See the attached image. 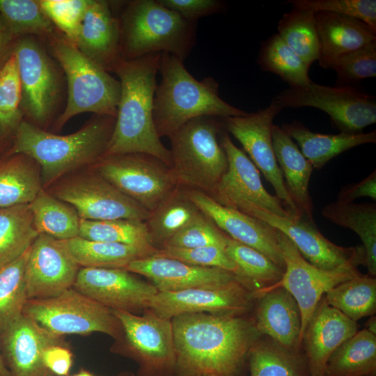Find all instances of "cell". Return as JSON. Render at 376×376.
Segmentation results:
<instances>
[{
	"label": "cell",
	"instance_id": "48",
	"mask_svg": "<svg viewBox=\"0 0 376 376\" xmlns=\"http://www.w3.org/2000/svg\"><path fill=\"white\" fill-rule=\"evenodd\" d=\"M41 8L63 36L75 45L91 0H40Z\"/></svg>",
	"mask_w": 376,
	"mask_h": 376
},
{
	"label": "cell",
	"instance_id": "17",
	"mask_svg": "<svg viewBox=\"0 0 376 376\" xmlns=\"http://www.w3.org/2000/svg\"><path fill=\"white\" fill-rule=\"evenodd\" d=\"M255 294L240 281L201 286L178 292H157L148 309L159 317L172 319L187 313L246 315L253 308Z\"/></svg>",
	"mask_w": 376,
	"mask_h": 376
},
{
	"label": "cell",
	"instance_id": "54",
	"mask_svg": "<svg viewBox=\"0 0 376 376\" xmlns=\"http://www.w3.org/2000/svg\"><path fill=\"white\" fill-rule=\"evenodd\" d=\"M17 39L0 15V69L14 52Z\"/></svg>",
	"mask_w": 376,
	"mask_h": 376
},
{
	"label": "cell",
	"instance_id": "25",
	"mask_svg": "<svg viewBox=\"0 0 376 376\" xmlns=\"http://www.w3.org/2000/svg\"><path fill=\"white\" fill-rule=\"evenodd\" d=\"M75 45L85 56L107 72H113L124 58L118 18L110 3L91 0Z\"/></svg>",
	"mask_w": 376,
	"mask_h": 376
},
{
	"label": "cell",
	"instance_id": "40",
	"mask_svg": "<svg viewBox=\"0 0 376 376\" xmlns=\"http://www.w3.org/2000/svg\"><path fill=\"white\" fill-rule=\"evenodd\" d=\"M281 39L310 68L320 57L315 13L297 8L283 15L278 23Z\"/></svg>",
	"mask_w": 376,
	"mask_h": 376
},
{
	"label": "cell",
	"instance_id": "14",
	"mask_svg": "<svg viewBox=\"0 0 376 376\" xmlns=\"http://www.w3.org/2000/svg\"><path fill=\"white\" fill-rule=\"evenodd\" d=\"M283 109L272 99L265 109L244 116L223 118L224 129L242 146L254 165L273 187L276 196L283 202L292 218H299V212L287 191L284 178L277 164L272 128L274 118Z\"/></svg>",
	"mask_w": 376,
	"mask_h": 376
},
{
	"label": "cell",
	"instance_id": "1",
	"mask_svg": "<svg viewBox=\"0 0 376 376\" xmlns=\"http://www.w3.org/2000/svg\"><path fill=\"white\" fill-rule=\"evenodd\" d=\"M171 322L174 376H242L249 350L261 336L247 315L187 313Z\"/></svg>",
	"mask_w": 376,
	"mask_h": 376
},
{
	"label": "cell",
	"instance_id": "15",
	"mask_svg": "<svg viewBox=\"0 0 376 376\" xmlns=\"http://www.w3.org/2000/svg\"><path fill=\"white\" fill-rule=\"evenodd\" d=\"M278 237L285 261L284 273L277 283L260 295L276 288H283L294 297L301 313V343L308 321L325 293L336 285L361 273L358 269L324 270L316 267L304 258L294 244L283 233L278 230Z\"/></svg>",
	"mask_w": 376,
	"mask_h": 376
},
{
	"label": "cell",
	"instance_id": "37",
	"mask_svg": "<svg viewBox=\"0 0 376 376\" xmlns=\"http://www.w3.org/2000/svg\"><path fill=\"white\" fill-rule=\"evenodd\" d=\"M38 235L29 204L0 207V269L24 253Z\"/></svg>",
	"mask_w": 376,
	"mask_h": 376
},
{
	"label": "cell",
	"instance_id": "50",
	"mask_svg": "<svg viewBox=\"0 0 376 376\" xmlns=\"http://www.w3.org/2000/svg\"><path fill=\"white\" fill-rule=\"evenodd\" d=\"M158 254L176 259L189 265L214 267L238 274V267L227 255L225 250L214 246L194 249L164 246L159 249Z\"/></svg>",
	"mask_w": 376,
	"mask_h": 376
},
{
	"label": "cell",
	"instance_id": "36",
	"mask_svg": "<svg viewBox=\"0 0 376 376\" xmlns=\"http://www.w3.org/2000/svg\"><path fill=\"white\" fill-rule=\"evenodd\" d=\"M227 255L238 267L237 277L257 299L264 290L277 283L284 269L259 251L230 237L225 248Z\"/></svg>",
	"mask_w": 376,
	"mask_h": 376
},
{
	"label": "cell",
	"instance_id": "21",
	"mask_svg": "<svg viewBox=\"0 0 376 376\" xmlns=\"http://www.w3.org/2000/svg\"><path fill=\"white\" fill-rule=\"evenodd\" d=\"M185 191L198 209L228 236L259 251L285 269L276 228L262 220L224 207L203 192L187 189Z\"/></svg>",
	"mask_w": 376,
	"mask_h": 376
},
{
	"label": "cell",
	"instance_id": "18",
	"mask_svg": "<svg viewBox=\"0 0 376 376\" xmlns=\"http://www.w3.org/2000/svg\"><path fill=\"white\" fill-rule=\"evenodd\" d=\"M80 268L66 240L39 234L30 247L24 269L28 300L56 297L72 288Z\"/></svg>",
	"mask_w": 376,
	"mask_h": 376
},
{
	"label": "cell",
	"instance_id": "30",
	"mask_svg": "<svg viewBox=\"0 0 376 376\" xmlns=\"http://www.w3.org/2000/svg\"><path fill=\"white\" fill-rule=\"evenodd\" d=\"M42 189L36 161L20 153L0 155V207L29 204Z\"/></svg>",
	"mask_w": 376,
	"mask_h": 376
},
{
	"label": "cell",
	"instance_id": "16",
	"mask_svg": "<svg viewBox=\"0 0 376 376\" xmlns=\"http://www.w3.org/2000/svg\"><path fill=\"white\" fill-rule=\"evenodd\" d=\"M54 197L70 204L79 218L91 221L135 219L150 215L97 172L72 178L58 185Z\"/></svg>",
	"mask_w": 376,
	"mask_h": 376
},
{
	"label": "cell",
	"instance_id": "58",
	"mask_svg": "<svg viewBox=\"0 0 376 376\" xmlns=\"http://www.w3.org/2000/svg\"><path fill=\"white\" fill-rule=\"evenodd\" d=\"M68 376H95L92 373L85 369H80L78 372L73 375H69Z\"/></svg>",
	"mask_w": 376,
	"mask_h": 376
},
{
	"label": "cell",
	"instance_id": "53",
	"mask_svg": "<svg viewBox=\"0 0 376 376\" xmlns=\"http://www.w3.org/2000/svg\"><path fill=\"white\" fill-rule=\"evenodd\" d=\"M376 199V171L374 170L368 176L358 183L343 187L339 191L337 201L342 203L353 202L360 197Z\"/></svg>",
	"mask_w": 376,
	"mask_h": 376
},
{
	"label": "cell",
	"instance_id": "43",
	"mask_svg": "<svg viewBox=\"0 0 376 376\" xmlns=\"http://www.w3.org/2000/svg\"><path fill=\"white\" fill-rule=\"evenodd\" d=\"M78 237L92 241L155 248L150 244L145 221L135 219L91 221L80 219Z\"/></svg>",
	"mask_w": 376,
	"mask_h": 376
},
{
	"label": "cell",
	"instance_id": "28",
	"mask_svg": "<svg viewBox=\"0 0 376 376\" xmlns=\"http://www.w3.org/2000/svg\"><path fill=\"white\" fill-rule=\"evenodd\" d=\"M272 139L277 164L285 178L288 194L299 217L315 224L308 185L313 167L294 140L281 127L273 125Z\"/></svg>",
	"mask_w": 376,
	"mask_h": 376
},
{
	"label": "cell",
	"instance_id": "12",
	"mask_svg": "<svg viewBox=\"0 0 376 376\" xmlns=\"http://www.w3.org/2000/svg\"><path fill=\"white\" fill-rule=\"evenodd\" d=\"M221 143L228 167L209 196L219 204L246 215L259 209L278 217L292 218L283 202L265 189L258 169L244 151L233 142L225 129L221 135Z\"/></svg>",
	"mask_w": 376,
	"mask_h": 376
},
{
	"label": "cell",
	"instance_id": "5",
	"mask_svg": "<svg viewBox=\"0 0 376 376\" xmlns=\"http://www.w3.org/2000/svg\"><path fill=\"white\" fill-rule=\"evenodd\" d=\"M124 59L160 52L184 61L196 41V24L162 5L158 0L126 3L118 18Z\"/></svg>",
	"mask_w": 376,
	"mask_h": 376
},
{
	"label": "cell",
	"instance_id": "47",
	"mask_svg": "<svg viewBox=\"0 0 376 376\" xmlns=\"http://www.w3.org/2000/svg\"><path fill=\"white\" fill-rule=\"evenodd\" d=\"M228 237L202 212L164 246L194 249L214 246L225 250Z\"/></svg>",
	"mask_w": 376,
	"mask_h": 376
},
{
	"label": "cell",
	"instance_id": "11",
	"mask_svg": "<svg viewBox=\"0 0 376 376\" xmlns=\"http://www.w3.org/2000/svg\"><path fill=\"white\" fill-rule=\"evenodd\" d=\"M283 109L311 107L324 111L340 132L357 134L376 122V98L351 86L315 84L289 88L278 93Z\"/></svg>",
	"mask_w": 376,
	"mask_h": 376
},
{
	"label": "cell",
	"instance_id": "24",
	"mask_svg": "<svg viewBox=\"0 0 376 376\" xmlns=\"http://www.w3.org/2000/svg\"><path fill=\"white\" fill-rule=\"evenodd\" d=\"M357 322L320 301L306 327L301 341L310 376H324L327 361L343 342L358 331Z\"/></svg>",
	"mask_w": 376,
	"mask_h": 376
},
{
	"label": "cell",
	"instance_id": "23",
	"mask_svg": "<svg viewBox=\"0 0 376 376\" xmlns=\"http://www.w3.org/2000/svg\"><path fill=\"white\" fill-rule=\"evenodd\" d=\"M125 269L146 277L158 292H178L240 281L235 274L224 269L195 266L158 253L134 260Z\"/></svg>",
	"mask_w": 376,
	"mask_h": 376
},
{
	"label": "cell",
	"instance_id": "33",
	"mask_svg": "<svg viewBox=\"0 0 376 376\" xmlns=\"http://www.w3.org/2000/svg\"><path fill=\"white\" fill-rule=\"evenodd\" d=\"M201 213L185 189L178 187L145 221L150 244L158 250L162 249Z\"/></svg>",
	"mask_w": 376,
	"mask_h": 376
},
{
	"label": "cell",
	"instance_id": "39",
	"mask_svg": "<svg viewBox=\"0 0 376 376\" xmlns=\"http://www.w3.org/2000/svg\"><path fill=\"white\" fill-rule=\"evenodd\" d=\"M327 303L353 321L373 315L376 311V279L362 274L329 290Z\"/></svg>",
	"mask_w": 376,
	"mask_h": 376
},
{
	"label": "cell",
	"instance_id": "57",
	"mask_svg": "<svg viewBox=\"0 0 376 376\" xmlns=\"http://www.w3.org/2000/svg\"><path fill=\"white\" fill-rule=\"evenodd\" d=\"M0 376H10L0 352Z\"/></svg>",
	"mask_w": 376,
	"mask_h": 376
},
{
	"label": "cell",
	"instance_id": "52",
	"mask_svg": "<svg viewBox=\"0 0 376 376\" xmlns=\"http://www.w3.org/2000/svg\"><path fill=\"white\" fill-rule=\"evenodd\" d=\"M46 370L56 376H68L73 364V354L65 344L48 346L42 354Z\"/></svg>",
	"mask_w": 376,
	"mask_h": 376
},
{
	"label": "cell",
	"instance_id": "46",
	"mask_svg": "<svg viewBox=\"0 0 376 376\" xmlns=\"http://www.w3.org/2000/svg\"><path fill=\"white\" fill-rule=\"evenodd\" d=\"M330 69L337 74L338 86H350L376 77V40L338 58Z\"/></svg>",
	"mask_w": 376,
	"mask_h": 376
},
{
	"label": "cell",
	"instance_id": "42",
	"mask_svg": "<svg viewBox=\"0 0 376 376\" xmlns=\"http://www.w3.org/2000/svg\"><path fill=\"white\" fill-rule=\"evenodd\" d=\"M29 251L0 269V335L23 315L28 301L24 269Z\"/></svg>",
	"mask_w": 376,
	"mask_h": 376
},
{
	"label": "cell",
	"instance_id": "6",
	"mask_svg": "<svg viewBox=\"0 0 376 376\" xmlns=\"http://www.w3.org/2000/svg\"><path fill=\"white\" fill-rule=\"evenodd\" d=\"M223 118L193 119L170 139L171 170L179 187L210 196L226 173L228 162L221 143Z\"/></svg>",
	"mask_w": 376,
	"mask_h": 376
},
{
	"label": "cell",
	"instance_id": "13",
	"mask_svg": "<svg viewBox=\"0 0 376 376\" xmlns=\"http://www.w3.org/2000/svg\"><path fill=\"white\" fill-rule=\"evenodd\" d=\"M14 52L22 88L20 110L31 123L42 128L58 105L60 81L57 71L45 49L31 36L17 39Z\"/></svg>",
	"mask_w": 376,
	"mask_h": 376
},
{
	"label": "cell",
	"instance_id": "31",
	"mask_svg": "<svg viewBox=\"0 0 376 376\" xmlns=\"http://www.w3.org/2000/svg\"><path fill=\"white\" fill-rule=\"evenodd\" d=\"M250 376H310L303 350L285 347L261 336L247 356Z\"/></svg>",
	"mask_w": 376,
	"mask_h": 376
},
{
	"label": "cell",
	"instance_id": "63",
	"mask_svg": "<svg viewBox=\"0 0 376 376\" xmlns=\"http://www.w3.org/2000/svg\"><path fill=\"white\" fill-rule=\"evenodd\" d=\"M0 155H1V153H0Z\"/></svg>",
	"mask_w": 376,
	"mask_h": 376
},
{
	"label": "cell",
	"instance_id": "34",
	"mask_svg": "<svg viewBox=\"0 0 376 376\" xmlns=\"http://www.w3.org/2000/svg\"><path fill=\"white\" fill-rule=\"evenodd\" d=\"M73 258L86 268L126 269L132 261L156 254L155 248L92 241L76 237L66 240Z\"/></svg>",
	"mask_w": 376,
	"mask_h": 376
},
{
	"label": "cell",
	"instance_id": "49",
	"mask_svg": "<svg viewBox=\"0 0 376 376\" xmlns=\"http://www.w3.org/2000/svg\"><path fill=\"white\" fill-rule=\"evenodd\" d=\"M285 3L316 12H330L363 21L376 32L375 0H288Z\"/></svg>",
	"mask_w": 376,
	"mask_h": 376
},
{
	"label": "cell",
	"instance_id": "10",
	"mask_svg": "<svg viewBox=\"0 0 376 376\" xmlns=\"http://www.w3.org/2000/svg\"><path fill=\"white\" fill-rule=\"evenodd\" d=\"M95 170L150 213L179 187L171 168L147 154L102 157L96 162Z\"/></svg>",
	"mask_w": 376,
	"mask_h": 376
},
{
	"label": "cell",
	"instance_id": "56",
	"mask_svg": "<svg viewBox=\"0 0 376 376\" xmlns=\"http://www.w3.org/2000/svg\"><path fill=\"white\" fill-rule=\"evenodd\" d=\"M364 329L376 335V318L374 315L368 320Z\"/></svg>",
	"mask_w": 376,
	"mask_h": 376
},
{
	"label": "cell",
	"instance_id": "44",
	"mask_svg": "<svg viewBox=\"0 0 376 376\" xmlns=\"http://www.w3.org/2000/svg\"><path fill=\"white\" fill-rule=\"evenodd\" d=\"M0 15L17 38L31 35L49 38L55 33L38 1L0 0Z\"/></svg>",
	"mask_w": 376,
	"mask_h": 376
},
{
	"label": "cell",
	"instance_id": "20",
	"mask_svg": "<svg viewBox=\"0 0 376 376\" xmlns=\"http://www.w3.org/2000/svg\"><path fill=\"white\" fill-rule=\"evenodd\" d=\"M248 216L262 220L283 233L309 263L324 270L357 269L365 265L363 246L344 247L326 238L315 224L301 217L285 218L255 209Z\"/></svg>",
	"mask_w": 376,
	"mask_h": 376
},
{
	"label": "cell",
	"instance_id": "26",
	"mask_svg": "<svg viewBox=\"0 0 376 376\" xmlns=\"http://www.w3.org/2000/svg\"><path fill=\"white\" fill-rule=\"evenodd\" d=\"M256 301L253 318L260 334L288 348L301 350V313L294 297L285 289L276 288Z\"/></svg>",
	"mask_w": 376,
	"mask_h": 376
},
{
	"label": "cell",
	"instance_id": "38",
	"mask_svg": "<svg viewBox=\"0 0 376 376\" xmlns=\"http://www.w3.org/2000/svg\"><path fill=\"white\" fill-rule=\"evenodd\" d=\"M35 228L61 240L78 237L80 218L75 209L47 193L43 188L29 203Z\"/></svg>",
	"mask_w": 376,
	"mask_h": 376
},
{
	"label": "cell",
	"instance_id": "2",
	"mask_svg": "<svg viewBox=\"0 0 376 376\" xmlns=\"http://www.w3.org/2000/svg\"><path fill=\"white\" fill-rule=\"evenodd\" d=\"M162 53L123 59L115 72L120 84V96L113 130L105 156L143 153L169 167L171 155L158 136L153 121V102Z\"/></svg>",
	"mask_w": 376,
	"mask_h": 376
},
{
	"label": "cell",
	"instance_id": "35",
	"mask_svg": "<svg viewBox=\"0 0 376 376\" xmlns=\"http://www.w3.org/2000/svg\"><path fill=\"white\" fill-rule=\"evenodd\" d=\"M376 335L366 329L343 342L328 359L324 376H375Z\"/></svg>",
	"mask_w": 376,
	"mask_h": 376
},
{
	"label": "cell",
	"instance_id": "27",
	"mask_svg": "<svg viewBox=\"0 0 376 376\" xmlns=\"http://www.w3.org/2000/svg\"><path fill=\"white\" fill-rule=\"evenodd\" d=\"M320 42L319 64L330 69L340 56L376 40V32L358 19L330 12H316Z\"/></svg>",
	"mask_w": 376,
	"mask_h": 376
},
{
	"label": "cell",
	"instance_id": "60",
	"mask_svg": "<svg viewBox=\"0 0 376 376\" xmlns=\"http://www.w3.org/2000/svg\"><path fill=\"white\" fill-rule=\"evenodd\" d=\"M43 376H56L55 375L49 373V372H47V373H45Z\"/></svg>",
	"mask_w": 376,
	"mask_h": 376
},
{
	"label": "cell",
	"instance_id": "4",
	"mask_svg": "<svg viewBox=\"0 0 376 376\" xmlns=\"http://www.w3.org/2000/svg\"><path fill=\"white\" fill-rule=\"evenodd\" d=\"M159 71L162 80L155 93L153 121L159 138L169 137L199 117L226 118L249 113L221 98L219 84L214 78L195 79L182 61L169 53H162Z\"/></svg>",
	"mask_w": 376,
	"mask_h": 376
},
{
	"label": "cell",
	"instance_id": "9",
	"mask_svg": "<svg viewBox=\"0 0 376 376\" xmlns=\"http://www.w3.org/2000/svg\"><path fill=\"white\" fill-rule=\"evenodd\" d=\"M23 314L63 337L100 332L117 340L123 334L122 324L112 310L73 288L56 297L28 300Z\"/></svg>",
	"mask_w": 376,
	"mask_h": 376
},
{
	"label": "cell",
	"instance_id": "59",
	"mask_svg": "<svg viewBox=\"0 0 376 376\" xmlns=\"http://www.w3.org/2000/svg\"><path fill=\"white\" fill-rule=\"evenodd\" d=\"M114 376H136V375L135 374H134L133 373L130 372V371H123V372H120V373H118L117 375H116Z\"/></svg>",
	"mask_w": 376,
	"mask_h": 376
},
{
	"label": "cell",
	"instance_id": "29",
	"mask_svg": "<svg viewBox=\"0 0 376 376\" xmlns=\"http://www.w3.org/2000/svg\"><path fill=\"white\" fill-rule=\"evenodd\" d=\"M281 127L300 148L313 169H320L332 158L355 146L376 143V131L367 133L325 134L310 130L301 122L295 120Z\"/></svg>",
	"mask_w": 376,
	"mask_h": 376
},
{
	"label": "cell",
	"instance_id": "8",
	"mask_svg": "<svg viewBox=\"0 0 376 376\" xmlns=\"http://www.w3.org/2000/svg\"><path fill=\"white\" fill-rule=\"evenodd\" d=\"M113 311L122 324L123 334L111 351L133 360L138 366L136 376H174L175 352L171 320L149 309L141 315Z\"/></svg>",
	"mask_w": 376,
	"mask_h": 376
},
{
	"label": "cell",
	"instance_id": "41",
	"mask_svg": "<svg viewBox=\"0 0 376 376\" xmlns=\"http://www.w3.org/2000/svg\"><path fill=\"white\" fill-rule=\"evenodd\" d=\"M257 63L263 71L279 76L290 88H299L313 81L305 63L276 33L261 42Z\"/></svg>",
	"mask_w": 376,
	"mask_h": 376
},
{
	"label": "cell",
	"instance_id": "22",
	"mask_svg": "<svg viewBox=\"0 0 376 376\" xmlns=\"http://www.w3.org/2000/svg\"><path fill=\"white\" fill-rule=\"evenodd\" d=\"M65 344L63 336L45 329L24 314L0 335V352L10 376H43L46 347Z\"/></svg>",
	"mask_w": 376,
	"mask_h": 376
},
{
	"label": "cell",
	"instance_id": "32",
	"mask_svg": "<svg viewBox=\"0 0 376 376\" xmlns=\"http://www.w3.org/2000/svg\"><path fill=\"white\" fill-rule=\"evenodd\" d=\"M322 214L329 221L354 231L360 237L366 253L368 275L376 276V205L336 201L326 205Z\"/></svg>",
	"mask_w": 376,
	"mask_h": 376
},
{
	"label": "cell",
	"instance_id": "51",
	"mask_svg": "<svg viewBox=\"0 0 376 376\" xmlns=\"http://www.w3.org/2000/svg\"><path fill=\"white\" fill-rule=\"evenodd\" d=\"M167 8L183 18L196 22L198 19L223 12L225 3L219 0H158Z\"/></svg>",
	"mask_w": 376,
	"mask_h": 376
},
{
	"label": "cell",
	"instance_id": "62",
	"mask_svg": "<svg viewBox=\"0 0 376 376\" xmlns=\"http://www.w3.org/2000/svg\"><path fill=\"white\" fill-rule=\"evenodd\" d=\"M204 376H213V375H204Z\"/></svg>",
	"mask_w": 376,
	"mask_h": 376
},
{
	"label": "cell",
	"instance_id": "55",
	"mask_svg": "<svg viewBox=\"0 0 376 376\" xmlns=\"http://www.w3.org/2000/svg\"><path fill=\"white\" fill-rule=\"evenodd\" d=\"M12 146V138L4 131L0 125V153L6 154Z\"/></svg>",
	"mask_w": 376,
	"mask_h": 376
},
{
	"label": "cell",
	"instance_id": "45",
	"mask_svg": "<svg viewBox=\"0 0 376 376\" xmlns=\"http://www.w3.org/2000/svg\"><path fill=\"white\" fill-rule=\"evenodd\" d=\"M21 82L15 52L0 69V116L4 131L11 137L23 120L20 110Z\"/></svg>",
	"mask_w": 376,
	"mask_h": 376
},
{
	"label": "cell",
	"instance_id": "3",
	"mask_svg": "<svg viewBox=\"0 0 376 376\" xmlns=\"http://www.w3.org/2000/svg\"><path fill=\"white\" fill-rule=\"evenodd\" d=\"M115 121L116 117L97 115L77 132L61 136L22 120L6 154H24L36 161L40 169L42 187H47L62 175L100 159Z\"/></svg>",
	"mask_w": 376,
	"mask_h": 376
},
{
	"label": "cell",
	"instance_id": "61",
	"mask_svg": "<svg viewBox=\"0 0 376 376\" xmlns=\"http://www.w3.org/2000/svg\"><path fill=\"white\" fill-rule=\"evenodd\" d=\"M1 123H2V120H1V116H0V125H1ZM1 127H2V125H1Z\"/></svg>",
	"mask_w": 376,
	"mask_h": 376
},
{
	"label": "cell",
	"instance_id": "19",
	"mask_svg": "<svg viewBox=\"0 0 376 376\" xmlns=\"http://www.w3.org/2000/svg\"><path fill=\"white\" fill-rule=\"evenodd\" d=\"M113 311L141 314L157 288L125 269L81 267L72 287Z\"/></svg>",
	"mask_w": 376,
	"mask_h": 376
},
{
	"label": "cell",
	"instance_id": "7",
	"mask_svg": "<svg viewBox=\"0 0 376 376\" xmlns=\"http://www.w3.org/2000/svg\"><path fill=\"white\" fill-rule=\"evenodd\" d=\"M48 39L68 82L67 104L56 122V129L84 112L116 117L120 96L119 80L81 53L64 36L54 33Z\"/></svg>",
	"mask_w": 376,
	"mask_h": 376
}]
</instances>
